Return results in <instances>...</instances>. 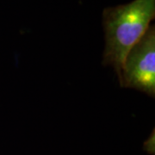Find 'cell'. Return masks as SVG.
<instances>
[{
  "label": "cell",
  "mask_w": 155,
  "mask_h": 155,
  "mask_svg": "<svg viewBox=\"0 0 155 155\" xmlns=\"http://www.w3.org/2000/svg\"><path fill=\"white\" fill-rule=\"evenodd\" d=\"M154 18L155 0H134L104 10L105 48L103 64L113 67L118 79L128 52L142 38Z\"/></svg>",
  "instance_id": "1"
},
{
  "label": "cell",
  "mask_w": 155,
  "mask_h": 155,
  "mask_svg": "<svg viewBox=\"0 0 155 155\" xmlns=\"http://www.w3.org/2000/svg\"><path fill=\"white\" fill-rule=\"evenodd\" d=\"M121 86L155 97V27L150 26L142 38L134 46L122 65Z\"/></svg>",
  "instance_id": "2"
}]
</instances>
